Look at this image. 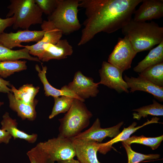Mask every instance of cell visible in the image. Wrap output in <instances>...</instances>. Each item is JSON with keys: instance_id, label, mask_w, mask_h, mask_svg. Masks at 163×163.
Wrapping results in <instances>:
<instances>
[{"instance_id": "cell-1", "label": "cell", "mask_w": 163, "mask_h": 163, "mask_svg": "<svg viewBox=\"0 0 163 163\" xmlns=\"http://www.w3.org/2000/svg\"><path fill=\"white\" fill-rule=\"evenodd\" d=\"M142 0H80L86 18L78 45H83L97 34L111 33L122 29L132 19L136 6Z\"/></svg>"}, {"instance_id": "cell-2", "label": "cell", "mask_w": 163, "mask_h": 163, "mask_svg": "<svg viewBox=\"0 0 163 163\" xmlns=\"http://www.w3.org/2000/svg\"><path fill=\"white\" fill-rule=\"evenodd\" d=\"M121 30L137 53L150 50L163 40V27L153 21H136L132 19Z\"/></svg>"}, {"instance_id": "cell-3", "label": "cell", "mask_w": 163, "mask_h": 163, "mask_svg": "<svg viewBox=\"0 0 163 163\" xmlns=\"http://www.w3.org/2000/svg\"><path fill=\"white\" fill-rule=\"evenodd\" d=\"M92 116L84 102L75 98L67 113L59 119L58 136L69 139L76 136L89 125Z\"/></svg>"}, {"instance_id": "cell-4", "label": "cell", "mask_w": 163, "mask_h": 163, "mask_svg": "<svg viewBox=\"0 0 163 163\" xmlns=\"http://www.w3.org/2000/svg\"><path fill=\"white\" fill-rule=\"evenodd\" d=\"M80 0H58L57 6L47 17L63 34L68 35L79 30L81 26L78 17Z\"/></svg>"}, {"instance_id": "cell-5", "label": "cell", "mask_w": 163, "mask_h": 163, "mask_svg": "<svg viewBox=\"0 0 163 163\" xmlns=\"http://www.w3.org/2000/svg\"><path fill=\"white\" fill-rule=\"evenodd\" d=\"M8 8L9 10L6 18L14 19L13 28L29 30L32 25L41 24L43 13L34 0H11Z\"/></svg>"}, {"instance_id": "cell-6", "label": "cell", "mask_w": 163, "mask_h": 163, "mask_svg": "<svg viewBox=\"0 0 163 163\" xmlns=\"http://www.w3.org/2000/svg\"><path fill=\"white\" fill-rule=\"evenodd\" d=\"M38 144L54 162L71 160L76 156L75 148L70 139L58 136Z\"/></svg>"}, {"instance_id": "cell-7", "label": "cell", "mask_w": 163, "mask_h": 163, "mask_svg": "<svg viewBox=\"0 0 163 163\" xmlns=\"http://www.w3.org/2000/svg\"><path fill=\"white\" fill-rule=\"evenodd\" d=\"M137 53L126 37H119L109 56L108 62L123 72L131 68L133 59Z\"/></svg>"}, {"instance_id": "cell-8", "label": "cell", "mask_w": 163, "mask_h": 163, "mask_svg": "<svg viewBox=\"0 0 163 163\" xmlns=\"http://www.w3.org/2000/svg\"><path fill=\"white\" fill-rule=\"evenodd\" d=\"M101 78L98 85L102 84L110 89H114L118 93L124 92L128 93L129 88L122 77L123 72L108 62H103L99 70Z\"/></svg>"}, {"instance_id": "cell-9", "label": "cell", "mask_w": 163, "mask_h": 163, "mask_svg": "<svg viewBox=\"0 0 163 163\" xmlns=\"http://www.w3.org/2000/svg\"><path fill=\"white\" fill-rule=\"evenodd\" d=\"M45 31L18 30L17 32L9 33L3 32L0 35V43L6 47L12 49L13 48L23 47L22 43L35 42L37 43L43 38Z\"/></svg>"}, {"instance_id": "cell-10", "label": "cell", "mask_w": 163, "mask_h": 163, "mask_svg": "<svg viewBox=\"0 0 163 163\" xmlns=\"http://www.w3.org/2000/svg\"><path fill=\"white\" fill-rule=\"evenodd\" d=\"M98 83L93 78L84 75L80 71L75 73L73 81L67 85L68 88L81 99L85 100L96 97L99 92Z\"/></svg>"}, {"instance_id": "cell-11", "label": "cell", "mask_w": 163, "mask_h": 163, "mask_svg": "<svg viewBox=\"0 0 163 163\" xmlns=\"http://www.w3.org/2000/svg\"><path fill=\"white\" fill-rule=\"evenodd\" d=\"M41 27L45 32L42 39L34 44L23 46L28 49L30 54L37 56L40 60L44 52L43 46L49 43L56 44L61 39L63 35L61 31L49 21L43 20Z\"/></svg>"}, {"instance_id": "cell-12", "label": "cell", "mask_w": 163, "mask_h": 163, "mask_svg": "<svg viewBox=\"0 0 163 163\" xmlns=\"http://www.w3.org/2000/svg\"><path fill=\"white\" fill-rule=\"evenodd\" d=\"M123 124L122 121L114 126L102 128L100 120L97 118L89 129L72 138L100 143L107 137L114 138L117 136L120 133V129Z\"/></svg>"}, {"instance_id": "cell-13", "label": "cell", "mask_w": 163, "mask_h": 163, "mask_svg": "<svg viewBox=\"0 0 163 163\" xmlns=\"http://www.w3.org/2000/svg\"><path fill=\"white\" fill-rule=\"evenodd\" d=\"M75 147L76 156L81 163H101L97 154L101 143L82 140L70 139Z\"/></svg>"}, {"instance_id": "cell-14", "label": "cell", "mask_w": 163, "mask_h": 163, "mask_svg": "<svg viewBox=\"0 0 163 163\" xmlns=\"http://www.w3.org/2000/svg\"><path fill=\"white\" fill-rule=\"evenodd\" d=\"M142 2L138 9L134 12V21L145 22L163 17V0H142Z\"/></svg>"}, {"instance_id": "cell-15", "label": "cell", "mask_w": 163, "mask_h": 163, "mask_svg": "<svg viewBox=\"0 0 163 163\" xmlns=\"http://www.w3.org/2000/svg\"><path fill=\"white\" fill-rule=\"evenodd\" d=\"M123 79L129 88H130V92L137 91H144L152 94L159 101H163V87L158 86L139 76L137 78L129 77L125 75Z\"/></svg>"}, {"instance_id": "cell-16", "label": "cell", "mask_w": 163, "mask_h": 163, "mask_svg": "<svg viewBox=\"0 0 163 163\" xmlns=\"http://www.w3.org/2000/svg\"><path fill=\"white\" fill-rule=\"evenodd\" d=\"M43 48L44 52L40 60L43 62L64 59L73 53L72 46L66 39H60L55 44L48 43Z\"/></svg>"}, {"instance_id": "cell-17", "label": "cell", "mask_w": 163, "mask_h": 163, "mask_svg": "<svg viewBox=\"0 0 163 163\" xmlns=\"http://www.w3.org/2000/svg\"><path fill=\"white\" fill-rule=\"evenodd\" d=\"M42 64V70L37 64L35 65V68L38 72V76L43 85L44 93L46 96H51L54 97L65 96L78 99L83 102L85 101V100L78 97L69 89L66 85L63 86L60 89L56 88L52 86L49 82L46 76L47 67L46 66H43Z\"/></svg>"}, {"instance_id": "cell-18", "label": "cell", "mask_w": 163, "mask_h": 163, "mask_svg": "<svg viewBox=\"0 0 163 163\" xmlns=\"http://www.w3.org/2000/svg\"><path fill=\"white\" fill-rule=\"evenodd\" d=\"M1 129L8 132L14 139L19 138L24 139L29 143L35 142L37 138V135L27 134L19 129L16 120L11 118L8 113L6 112L2 116L1 123Z\"/></svg>"}, {"instance_id": "cell-19", "label": "cell", "mask_w": 163, "mask_h": 163, "mask_svg": "<svg viewBox=\"0 0 163 163\" xmlns=\"http://www.w3.org/2000/svg\"><path fill=\"white\" fill-rule=\"evenodd\" d=\"M9 107L16 112L22 120L33 121L36 117L35 107L38 101L32 104H28L17 99L12 92L8 94Z\"/></svg>"}, {"instance_id": "cell-20", "label": "cell", "mask_w": 163, "mask_h": 163, "mask_svg": "<svg viewBox=\"0 0 163 163\" xmlns=\"http://www.w3.org/2000/svg\"><path fill=\"white\" fill-rule=\"evenodd\" d=\"M159 119L158 118L153 117L150 120H148L147 121L142 125L137 127H135L137 123L133 122L128 127L124 128L122 132L112 139L106 143H101V146L98 151L101 153L105 154L111 149L113 144L120 141L122 142L127 139L130 137L132 134L144 126L152 123H159L158 122Z\"/></svg>"}, {"instance_id": "cell-21", "label": "cell", "mask_w": 163, "mask_h": 163, "mask_svg": "<svg viewBox=\"0 0 163 163\" xmlns=\"http://www.w3.org/2000/svg\"><path fill=\"white\" fill-rule=\"evenodd\" d=\"M163 62V40L151 50L144 59L133 69L134 71L141 73L147 68Z\"/></svg>"}, {"instance_id": "cell-22", "label": "cell", "mask_w": 163, "mask_h": 163, "mask_svg": "<svg viewBox=\"0 0 163 163\" xmlns=\"http://www.w3.org/2000/svg\"><path fill=\"white\" fill-rule=\"evenodd\" d=\"M20 59H27L42 64L37 57L31 56L28 49L25 47L21 49L13 50L0 43V61L16 60Z\"/></svg>"}, {"instance_id": "cell-23", "label": "cell", "mask_w": 163, "mask_h": 163, "mask_svg": "<svg viewBox=\"0 0 163 163\" xmlns=\"http://www.w3.org/2000/svg\"><path fill=\"white\" fill-rule=\"evenodd\" d=\"M11 90L15 98L17 100L28 104H32L37 100L34 98L38 93L40 87H35L32 84H26L17 89L11 85Z\"/></svg>"}, {"instance_id": "cell-24", "label": "cell", "mask_w": 163, "mask_h": 163, "mask_svg": "<svg viewBox=\"0 0 163 163\" xmlns=\"http://www.w3.org/2000/svg\"><path fill=\"white\" fill-rule=\"evenodd\" d=\"M139 75L158 86L163 87V62L147 68Z\"/></svg>"}, {"instance_id": "cell-25", "label": "cell", "mask_w": 163, "mask_h": 163, "mask_svg": "<svg viewBox=\"0 0 163 163\" xmlns=\"http://www.w3.org/2000/svg\"><path fill=\"white\" fill-rule=\"evenodd\" d=\"M27 61L25 60H8L0 61V76L6 78L15 72L27 69Z\"/></svg>"}, {"instance_id": "cell-26", "label": "cell", "mask_w": 163, "mask_h": 163, "mask_svg": "<svg viewBox=\"0 0 163 163\" xmlns=\"http://www.w3.org/2000/svg\"><path fill=\"white\" fill-rule=\"evenodd\" d=\"M133 118L139 120L142 117H147L149 115L155 116L163 115V105L153 100V104L134 109Z\"/></svg>"}, {"instance_id": "cell-27", "label": "cell", "mask_w": 163, "mask_h": 163, "mask_svg": "<svg viewBox=\"0 0 163 163\" xmlns=\"http://www.w3.org/2000/svg\"><path fill=\"white\" fill-rule=\"evenodd\" d=\"M75 98L65 96L54 97V104L49 118L52 119L59 113L67 112Z\"/></svg>"}, {"instance_id": "cell-28", "label": "cell", "mask_w": 163, "mask_h": 163, "mask_svg": "<svg viewBox=\"0 0 163 163\" xmlns=\"http://www.w3.org/2000/svg\"><path fill=\"white\" fill-rule=\"evenodd\" d=\"M163 139V136L155 137H147L143 135L133 136L122 142L130 145L133 143L140 144L150 147L153 150L157 149Z\"/></svg>"}, {"instance_id": "cell-29", "label": "cell", "mask_w": 163, "mask_h": 163, "mask_svg": "<svg viewBox=\"0 0 163 163\" xmlns=\"http://www.w3.org/2000/svg\"><path fill=\"white\" fill-rule=\"evenodd\" d=\"M122 145L126 151L127 157V163H138L145 160L157 159L160 158L158 154H144L137 152L133 150L130 145L122 142Z\"/></svg>"}, {"instance_id": "cell-30", "label": "cell", "mask_w": 163, "mask_h": 163, "mask_svg": "<svg viewBox=\"0 0 163 163\" xmlns=\"http://www.w3.org/2000/svg\"><path fill=\"white\" fill-rule=\"evenodd\" d=\"M30 163H54L38 144L27 153Z\"/></svg>"}, {"instance_id": "cell-31", "label": "cell", "mask_w": 163, "mask_h": 163, "mask_svg": "<svg viewBox=\"0 0 163 163\" xmlns=\"http://www.w3.org/2000/svg\"><path fill=\"white\" fill-rule=\"evenodd\" d=\"M43 13L49 16L56 8L58 0H34Z\"/></svg>"}, {"instance_id": "cell-32", "label": "cell", "mask_w": 163, "mask_h": 163, "mask_svg": "<svg viewBox=\"0 0 163 163\" xmlns=\"http://www.w3.org/2000/svg\"><path fill=\"white\" fill-rule=\"evenodd\" d=\"M14 20L13 16L5 19H2L0 18V35L4 32L6 28L13 25Z\"/></svg>"}, {"instance_id": "cell-33", "label": "cell", "mask_w": 163, "mask_h": 163, "mask_svg": "<svg viewBox=\"0 0 163 163\" xmlns=\"http://www.w3.org/2000/svg\"><path fill=\"white\" fill-rule=\"evenodd\" d=\"M11 85L9 81H6L2 78H0V92L7 94L12 92L11 89L8 87V86H11Z\"/></svg>"}, {"instance_id": "cell-34", "label": "cell", "mask_w": 163, "mask_h": 163, "mask_svg": "<svg viewBox=\"0 0 163 163\" xmlns=\"http://www.w3.org/2000/svg\"><path fill=\"white\" fill-rule=\"evenodd\" d=\"M12 137L8 132L0 129V143L8 144Z\"/></svg>"}, {"instance_id": "cell-35", "label": "cell", "mask_w": 163, "mask_h": 163, "mask_svg": "<svg viewBox=\"0 0 163 163\" xmlns=\"http://www.w3.org/2000/svg\"><path fill=\"white\" fill-rule=\"evenodd\" d=\"M57 163H81L78 160L72 159L71 160L57 162Z\"/></svg>"}, {"instance_id": "cell-36", "label": "cell", "mask_w": 163, "mask_h": 163, "mask_svg": "<svg viewBox=\"0 0 163 163\" xmlns=\"http://www.w3.org/2000/svg\"><path fill=\"white\" fill-rule=\"evenodd\" d=\"M3 104H4L3 102H0V107L1 106L3 105Z\"/></svg>"}]
</instances>
